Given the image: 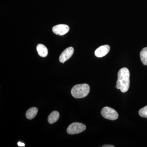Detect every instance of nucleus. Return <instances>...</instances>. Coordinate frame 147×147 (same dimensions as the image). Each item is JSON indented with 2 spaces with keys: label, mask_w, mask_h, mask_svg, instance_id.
<instances>
[{
  "label": "nucleus",
  "mask_w": 147,
  "mask_h": 147,
  "mask_svg": "<svg viewBox=\"0 0 147 147\" xmlns=\"http://www.w3.org/2000/svg\"><path fill=\"white\" fill-rule=\"evenodd\" d=\"M130 73L128 69L123 67L121 69L118 73V79L116 88L121 92L125 93L128 91L129 87Z\"/></svg>",
  "instance_id": "obj_1"
},
{
  "label": "nucleus",
  "mask_w": 147,
  "mask_h": 147,
  "mask_svg": "<svg viewBox=\"0 0 147 147\" xmlns=\"http://www.w3.org/2000/svg\"><path fill=\"white\" fill-rule=\"evenodd\" d=\"M90 91V86L88 84H78L74 86L71 89V94L75 98H83L88 94Z\"/></svg>",
  "instance_id": "obj_2"
},
{
  "label": "nucleus",
  "mask_w": 147,
  "mask_h": 147,
  "mask_svg": "<svg viewBox=\"0 0 147 147\" xmlns=\"http://www.w3.org/2000/svg\"><path fill=\"white\" fill-rule=\"evenodd\" d=\"M101 114L103 117L110 120H115L118 118L117 112L113 108L105 107L101 110Z\"/></svg>",
  "instance_id": "obj_3"
},
{
  "label": "nucleus",
  "mask_w": 147,
  "mask_h": 147,
  "mask_svg": "<svg viewBox=\"0 0 147 147\" xmlns=\"http://www.w3.org/2000/svg\"><path fill=\"white\" fill-rule=\"evenodd\" d=\"M86 126L80 123H73L70 124L67 129V133L69 134H79L86 130Z\"/></svg>",
  "instance_id": "obj_4"
},
{
  "label": "nucleus",
  "mask_w": 147,
  "mask_h": 147,
  "mask_svg": "<svg viewBox=\"0 0 147 147\" xmlns=\"http://www.w3.org/2000/svg\"><path fill=\"white\" fill-rule=\"evenodd\" d=\"M69 30V27L65 24H60L53 27V31L55 34L63 36L67 33Z\"/></svg>",
  "instance_id": "obj_5"
},
{
  "label": "nucleus",
  "mask_w": 147,
  "mask_h": 147,
  "mask_svg": "<svg viewBox=\"0 0 147 147\" xmlns=\"http://www.w3.org/2000/svg\"><path fill=\"white\" fill-rule=\"evenodd\" d=\"M74 50L73 47H70L64 50L59 57V61L62 63H64L69 59L73 55Z\"/></svg>",
  "instance_id": "obj_6"
},
{
  "label": "nucleus",
  "mask_w": 147,
  "mask_h": 147,
  "mask_svg": "<svg viewBox=\"0 0 147 147\" xmlns=\"http://www.w3.org/2000/svg\"><path fill=\"white\" fill-rule=\"evenodd\" d=\"M110 50L109 45H106L100 46L95 51V55L97 57L100 58L104 57L109 53Z\"/></svg>",
  "instance_id": "obj_7"
},
{
  "label": "nucleus",
  "mask_w": 147,
  "mask_h": 147,
  "mask_svg": "<svg viewBox=\"0 0 147 147\" xmlns=\"http://www.w3.org/2000/svg\"><path fill=\"white\" fill-rule=\"evenodd\" d=\"M38 55L42 57H47L48 55V50L45 45L42 44L38 45L36 47Z\"/></svg>",
  "instance_id": "obj_8"
},
{
  "label": "nucleus",
  "mask_w": 147,
  "mask_h": 147,
  "mask_svg": "<svg viewBox=\"0 0 147 147\" xmlns=\"http://www.w3.org/2000/svg\"><path fill=\"white\" fill-rule=\"evenodd\" d=\"M38 110L36 107H32L29 109L26 113V117L28 119H32L34 118L36 115Z\"/></svg>",
  "instance_id": "obj_9"
},
{
  "label": "nucleus",
  "mask_w": 147,
  "mask_h": 147,
  "mask_svg": "<svg viewBox=\"0 0 147 147\" xmlns=\"http://www.w3.org/2000/svg\"><path fill=\"white\" fill-rule=\"evenodd\" d=\"M59 113L57 111H54L49 115L48 121L50 124H53L57 122L59 118Z\"/></svg>",
  "instance_id": "obj_10"
},
{
  "label": "nucleus",
  "mask_w": 147,
  "mask_h": 147,
  "mask_svg": "<svg viewBox=\"0 0 147 147\" xmlns=\"http://www.w3.org/2000/svg\"><path fill=\"white\" fill-rule=\"evenodd\" d=\"M140 58L142 63L145 65H147V47L142 49L140 54Z\"/></svg>",
  "instance_id": "obj_11"
},
{
  "label": "nucleus",
  "mask_w": 147,
  "mask_h": 147,
  "mask_svg": "<svg viewBox=\"0 0 147 147\" xmlns=\"http://www.w3.org/2000/svg\"><path fill=\"white\" fill-rule=\"evenodd\" d=\"M139 114L141 117L147 118V105L139 110Z\"/></svg>",
  "instance_id": "obj_12"
},
{
  "label": "nucleus",
  "mask_w": 147,
  "mask_h": 147,
  "mask_svg": "<svg viewBox=\"0 0 147 147\" xmlns=\"http://www.w3.org/2000/svg\"><path fill=\"white\" fill-rule=\"evenodd\" d=\"M18 145L20 147H24L25 146V144L24 143H22V142H19L18 143Z\"/></svg>",
  "instance_id": "obj_13"
},
{
  "label": "nucleus",
  "mask_w": 147,
  "mask_h": 147,
  "mask_svg": "<svg viewBox=\"0 0 147 147\" xmlns=\"http://www.w3.org/2000/svg\"><path fill=\"white\" fill-rule=\"evenodd\" d=\"M102 147H115V146L111 145H104L102 146Z\"/></svg>",
  "instance_id": "obj_14"
}]
</instances>
